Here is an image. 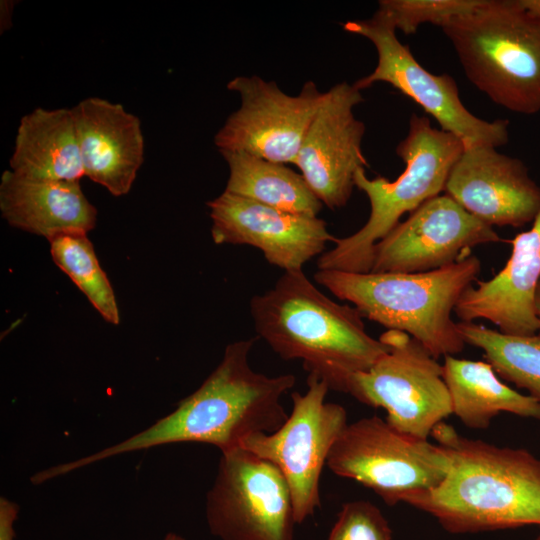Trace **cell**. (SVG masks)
Instances as JSON below:
<instances>
[{
	"mask_svg": "<svg viewBox=\"0 0 540 540\" xmlns=\"http://www.w3.org/2000/svg\"><path fill=\"white\" fill-rule=\"evenodd\" d=\"M0 211L10 226L47 240L64 231L88 233L97 222L80 182L27 179L11 170L1 175Z\"/></svg>",
	"mask_w": 540,
	"mask_h": 540,
	"instance_id": "19",
	"label": "cell"
},
{
	"mask_svg": "<svg viewBox=\"0 0 540 540\" xmlns=\"http://www.w3.org/2000/svg\"><path fill=\"white\" fill-rule=\"evenodd\" d=\"M164 540H185L182 536L176 534V533H168Z\"/></svg>",
	"mask_w": 540,
	"mask_h": 540,
	"instance_id": "30",
	"label": "cell"
},
{
	"mask_svg": "<svg viewBox=\"0 0 540 540\" xmlns=\"http://www.w3.org/2000/svg\"><path fill=\"white\" fill-rule=\"evenodd\" d=\"M379 339L387 351L368 370L346 376L338 392L385 409L393 429L428 440L433 428L452 414L443 365L405 332L387 330Z\"/></svg>",
	"mask_w": 540,
	"mask_h": 540,
	"instance_id": "7",
	"label": "cell"
},
{
	"mask_svg": "<svg viewBox=\"0 0 540 540\" xmlns=\"http://www.w3.org/2000/svg\"><path fill=\"white\" fill-rule=\"evenodd\" d=\"M18 513V504L6 497H0V540H14V524Z\"/></svg>",
	"mask_w": 540,
	"mask_h": 540,
	"instance_id": "27",
	"label": "cell"
},
{
	"mask_svg": "<svg viewBox=\"0 0 540 540\" xmlns=\"http://www.w3.org/2000/svg\"><path fill=\"white\" fill-rule=\"evenodd\" d=\"M391 527L380 509L370 501L345 503L327 540H391Z\"/></svg>",
	"mask_w": 540,
	"mask_h": 540,
	"instance_id": "26",
	"label": "cell"
},
{
	"mask_svg": "<svg viewBox=\"0 0 540 540\" xmlns=\"http://www.w3.org/2000/svg\"><path fill=\"white\" fill-rule=\"evenodd\" d=\"M326 465L374 491L387 505L439 486L451 469L445 449L393 429L371 416L348 424Z\"/></svg>",
	"mask_w": 540,
	"mask_h": 540,
	"instance_id": "8",
	"label": "cell"
},
{
	"mask_svg": "<svg viewBox=\"0 0 540 540\" xmlns=\"http://www.w3.org/2000/svg\"><path fill=\"white\" fill-rule=\"evenodd\" d=\"M441 29L468 80L492 102L540 112V18L521 0H484Z\"/></svg>",
	"mask_w": 540,
	"mask_h": 540,
	"instance_id": "5",
	"label": "cell"
},
{
	"mask_svg": "<svg viewBox=\"0 0 540 540\" xmlns=\"http://www.w3.org/2000/svg\"><path fill=\"white\" fill-rule=\"evenodd\" d=\"M207 206L215 244L255 247L268 263L284 271L303 270L337 239L318 216L291 213L226 191Z\"/></svg>",
	"mask_w": 540,
	"mask_h": 540,
	"instance_id": "15",
	"label": "cell"
},
{
	"mask_svg": "<svg viewBox=\"0 0 540 540\" xmlns=\"http://www.w3.org/2000/svg\"><path fill=\"white\" fill-rule=\"evenodd\" d=\"M484 0H381L374 14L405 35L416 33L420 25L440 28L461 15L477 9Z\"/></svg>",
	"mask_w": 540,
	"mask_h": 540,
	"instance_id": "25",
	"label": "cell"
},
{
	"mask_svg": "<svg viewBox=\"0 0 540 540\" xmlns=\"http://www.w3.org/2000/svg\"><path fill=\"white\" fill-rule=\"evenodd\" d=\"M343 29L367 38L377 51L373 72L353 84L358 90L378 82L390 84L433 117L442 130L458 137L464 149L498 148L509 141L508 120L486 121L472 114L459 97L456 81L449 74L436 75L421 66L385 19L374 14L369 19L347 21Z\"/></svg>",
	"mask_w": 540,
	"mask_h": 540,
	"instance_id": "10",
	"label": "cell"
},
{
	"mask_svg": "<svg viewBox=\"0 0 540 540\" xmlns=\"http://www.w3.org/2000/svg\"><path fill=\"white\" fill-rule=\"evenodd\" d=\"M219 152L229 169L224 191L291 213L318 216L323 204L300 172L243 151Z\"/></svg>",
	"mask_w": 540,
	"mask_h": 540,
	"instance_id": "22",
	"label": "cell"
},
{
	"mask_svg": "<svg viewBox=\"0 0 540 540\" xmlns=\"http://www.w3.org/2000/svg\"><path fill=\"white\" fill-rule=\"evenodd\" d=\"M534 304H535L536 316H537L538 321H539V330H538L537 335L540 337V281H539L538 286L536 288Z\"/></svg>",
	"mask_w": 540,
	"mask_h": 540,
	"instance_id": "29",
	"label": "cell"
},
{
	"mask_svg": "<svg viewBox=\"0 0 540 540\" xmlns=\"http://www.w3.org/2000/svg\"><path fill=\"white\" fill-rule=\"evenodd\" d=\"M480 270V260L470 254L427 272L318 269L314 280L338 299L353 304L362 317L409 334L437 359L458 354L465 347L451 312Z\"/></svg>",
	"mask_w": 540,
	"mask_h": 540,
	"instance_id": "4",
	"label": "cell"
},
{
	"mask_svg": "<svg viewBox=\"0 0 540 540\" xmlns=\"http://www.w3.org/2000/svg\"><path fill=\"white\" fill-rule=\"evenodd\" d=\"M48 242L57 267L74 282L105 321L118 325L120 315L115 293L87 232H60L50 237Z\"/></svg>",
	"mask_w": 540,
	"mask_h": 540,
	"instance_id": "24",
	"label": "cell"
},
{
	"mask_svg": "<svg viewBox=\"0 0 540 540\" xmlns=\"http://www.w3.org/2000/svg\"><path fill=\"white\" fill-rule=\"evenodd\" d=\"M465 343L482 349L501 378L526 389L540 403V337L503 334L473 322L457 323Z\"/></svg>",
	"mask_w": 540,
	"mask_h": 540,
	"instance_id": "23",
	"label": "cell"
},
{
	"mask_svg": "<svg viewBox=\"0 0 540 540\" xmlns=\"http://www.w3.org/2000/svg\"><path fill=\"white\" fill-rule=\"evenodd\" d=\"M240 95L239 109L214 136L219 151H243L282 164H293L306 131L325 98L313 81L296 96L257 75L237 76L227 83Z\"/></svg>",
	"mask_w": 540,
	"mask_h": 540,
	"instance_id": "12",
	"label": "cell"
},
{
	"mask_svg": "<svg viewBox=\"0 0 540 540\" xmlns=\"http://www.w3.org/2000/svg\"><path fill=\"white\" fill-rule=\"evenodd\" d=\"M205 509L210 532L221 540H294L285 477L273 463L239 446L221 452Z\"/></svg>",
	"mask_w": 540,
	"mask_h": 540,
	"instance_id": "11",
	"label": "cell"
},
{
	"mask_svg": "<svg viewBox=\"0 0 540 540\" xmlns=\"http://www.w3.org/2000/svg\"><path fill=\"white\" fill-rule=\"evenodd\" d=\"M255 331L283 360H300L308 374L338 391L344 378L368 370L388 349L371 337L355 307L320 291L303 270L284 271L249 304Z\"/></svg>",
	"mask_w": 540,
	"mask_h": 540,
	"instance_id": "3",
	"label": "cell"
},
{
	"mask_svg": "<svg viewBox=\"0 0 540 540\" xmlns=\"http://www.w3.org/2000/svg\"><path fill=\"white\" fill-rule=\"evenodd\" d=\"M9 166L27 179L80 182L84 170L71 108L37 107L24 115Z\"/></svg>",
	"mask_w": 540,
	"mask_h": 540,
	"instance_id": "20",
	"label": "cell"
},
{
	"mask_svg": "<svg viewBox=\"0 0 540 540\" xmlns=\"http://www.w3.org/2000/svg\"><path fill=\"white\" fill-rule=\"evenodd\" d=\"M444 192L492 227H522L540 212V186L526 164L492 146L464 149Z\"/></svg>",
	"mask_w": 540,
	"mask_h": 540,
	"instance_id": "16",
	"label": "cell"
},
{
	"mask_svg": "<svg viewBox=\"0 0 540 540\" xmlns=\"http://www.w3.org/2000/svg\"><path fill=\"white\" fill-rule=\"evenodd\" d=\"M500 240L492 226L448 195H437L374 245L370 272L432 271L470 255L473 247Z\"/></svg>",
	"mask_w": 540,
	"mask_h": 540,
	"instance_id": "13",
	"label": "cell"
},
{
	"mask_svg": "<svg viewBox=\"0 0 540 540\" xmlns=\"http://www.w3.org/2000/svg\"><path fill=\"white\" fill-rule=\"evenodd\" d=\"M443 379L451 397L452 414L467 427L487 428L500 412L540 420V403L500 381L488 362L447 355Z\"/></svg>",
	"mask_w": 540,
	"mask_h": 540,
	"instance_id": "21",
	"label": "cell"
},
{
	"mask_svg": "<svg viewBox=\"0 0 540 540\" xmlns=\"http://www.w3.org/2000/svg\"><path fill=\"white\" fill-rule=\"evenodd\" d=\"M431 435L451 459L436 488L405 500L453 534L540 527V458L459 435L438 423Z\"/></svg>",
	"mask_w": 540,
	"mask_h": 540,
	"instance_id": "2",
	"label": "cell"
},
{
	"mask_svg": "<svg viewBox=\"0 0 540 540\" xmlns=\"http://www.w3.org/2000/svg\"><path fill=\"white\" fill-rule=\"evenodd\" d=\"M71 110L84 176L115 197L128 194L144 161L140 119L100 97L85 98Z\"/></svg>",
	"mask_w": 540,
	"mask_h": 540,
	"instance_id": "18",
	"label": "cell"
},
{
	"mask_svg": "<svg viewBox=\"0 0 540 540\" xmlns=\"http://www.w3.org/2000/svg\"><path fill=\"white\" fill-rule=\"evenodd\" d=\"M305 393L293 392L292 411L275 432L252 434L239 447L273 463L290 489L296 524L320 507L319 482L329 453L347 423L343 406L326 402L329 386L308 374Z\"/></svg>",
	"mask_w": 540,
	"mask_h": 540,
	"instance_id": "9",
	"label": "cell"
},
{
	"mask_svg": "<svg viewBox=\"0 0 540 540\" xmlns=\"http://www.w3.org/2000/svg\"><path fill=\"white\" fill-rule=\"evenodd\" d=\"M540 281V212L532 227L515 236L505 267L493 278L470 286L454 312L464 322L486 319L507 335L531 336L539 330L535 292Z\"/></svg>",
	"mask_w": 540,
	"mask_h": 540,
	"instance_id": "17",
	"label": "cell"
},
{
	"mask_svg": "<svg viewBox=\"0 0 540 540\" xmlns=\"http://www.w3.org/2000/svg\"><path fill=\"white\" fill-rule=\"evenodd\" d=\"M255 340L228 344L218 366L170 414L115 445L58 464L56 474L63 476L104 459L171 443H206L224 452L252 434L278 430L289 416L281 398L295 386L296 377L254 371L249 354Z\"/></svg>",
	"mask_w": 540,
	"mask_h": 540,
	"instance_id": "1",
	"label": "cell"
},
{
	"mask_svg": "<svg viewBox=\"0 0 540 540\" xmlns=\"http://www.w3.org/2000/svg\"><path fill=\"white\" fill-rule=\"evenodd\" d=\"M521 3L528 11L540 18V0H521Z\"/></svg>",
	"mask_w": 540,
	"mask_h": 540,
	"instance_id": "28",
	"label": "cell"
},
{
	"mask_svg": "<svg viewBox=\"0 0 540 540\" xmlns=\"http://www.w3.org/2000/svg\"><path fill=\"white\" fill-rule=\"evenodd\" d=\"M464 146L455 135L431 125L427 116L413 114L406 137L396 147L405 169L393 181L370 179L361 168L355 187L370 203L367 222L355 233L337 238L334 247L318 257L320 270L367 273L371 271L374 245L383 239L407 212L444 191L448 176Z\"/></svg>",
	"mask_w": 540,
	"mask_h": 540,
	"instance_id": "6",
	"label": "cell"
},
{
	"mask_svg": "<svg viewBox=\"0 0 540 540\" xmlns=\"http://www.w3.org/2000/svg\"><path fill=\"white\" fill-rule=\"evenodd\" d=\"M536 540H540V533H539L538 537L536 538Z\"/></svg>",
	"mask_w": 540,
	"mask_h": 540,
	"instance_id": "31",
	"label": "cell"
},
{
	"mask_svg": "<svg viewBox=\"0 0 540 540\" xmlns=\"http://www.w3.org/2000/svg\"><path fill=\"white\" fill-rule=\"evenodd\" d=\"M363 101L361 91L347 82L326 91L293 163L316 197L332 210L348 203L357 171L368 167L362 152L365 124L354 114V107Z\"/></svg>",
	"mask_w": 540,
	"mask_h": 540,
	"instance_id": "14",
	"label": "cell"
}]
</instances>
